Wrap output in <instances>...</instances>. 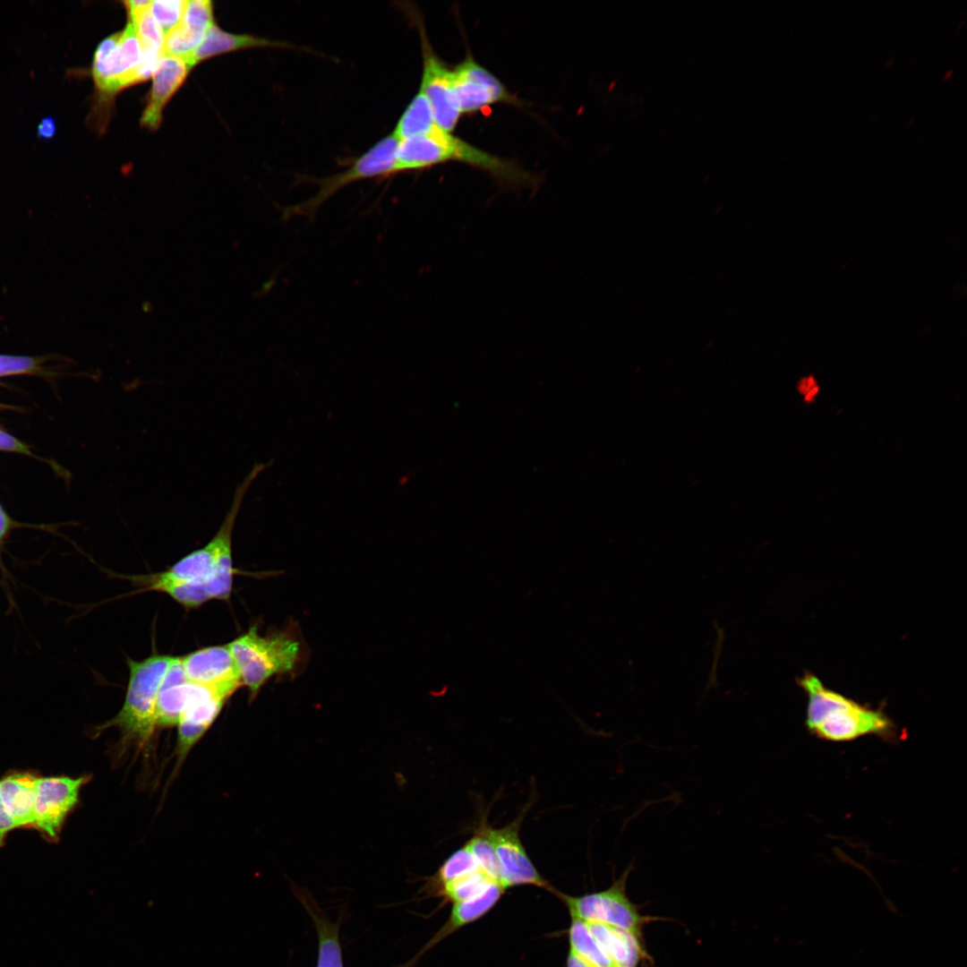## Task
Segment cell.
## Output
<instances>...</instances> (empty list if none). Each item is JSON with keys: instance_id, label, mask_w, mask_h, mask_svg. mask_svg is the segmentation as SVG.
Here are the masks:
<instances>
[{"instance_id": "obj_34", "label": "cell", "mask_w": 967, "mask_h": 967, "mask_svg": "<svg viewBox=\"0 0 967 967\" xmlns=\"http://www.w3.org/2000/svg\"><path fill=\"white\" fill-rule=\"evenodd\" d=\"M567 967H594V966L591 965L588 962H586L580 955H578L576 952H574L572 949L569 948L568 958H567Z\"/></svg>"}, {"instance_id": "obj_18", "label": "cell", "mask_w": 967, "mask_h": 967, "mask_svg": "<svg viewBox=\"0 0 967 967\" xmlns=\"http://www.w3.org/2000/svg\"><path fill=\"white\" fill-rule=\"evenodd\" d=\"M255 47L300 48L285 41L253 35L228 33L214 23L206 31L201 44L186 62L193 68L198 63L214 56Z\"/></svg>"}, {"instance_id": "obj_4", "label": "cell", "mask_w": 967, "mask_h": 967, "mask_svg": "<svg viewBox=\"0 0 967 967\" xmlns=\"http://www.w3.org/2000/svg\"><path fill=\"white\" fill-rule=\"evenodd\" d=\"M239 670L243 686L253 699L273 677H294L304 665L307 650L293 624L261 635L252 626L228 644Z\"/></svg>"}, {"instance_id": "obj_6", "label": "cell", "mask_w": 967, "mask_h": 967, "mask_svg": "<svg viewBox=\"0 0 967 967\" xmlns=\"http://www.w3.org/2000/svg\"><path fill=\"white\" fill-rule=\"evenodd\" d=\"M174 657L153 654L141 661L128 658L129 681L122 708L97 732L116 727L126 737L147 740L157 727L158 694Z\"/></svg>"}, {"instance_id": "obj_8", "label": "cell", "mask_w": 967, "mask_h": 967, "mask_svg": "<svg viewBox=\"0 0 967 967\" xmlns=\"http://www.w3.org/2000/svg\"><path fill=\"white\" fill-rule=\"evenodd\" d=\"M397 144L398 140L392 134L385 136L344 171L314 180L319 185L317 193L301 203L286 207L283 218L303 216L313 219L320 207L346 186L364 179L393 175Z\"/></svg>"}, {"instance_id": "obj_29", "label": "cell", "mask_w": 967, "mask_h": 967, "mask_svg": "<svg viewBox=\"0 0 967 967\" xmlns=\"http://www.w3.org/2000/svg\"><path fill=\"white\" fill-rule=\"evenodd\" d=\"M37 366L38 360L33 357L0 355V376L27 373Z\"/></svg>"}, {"instance_id": "obj_2", "label": "cell", "mask_w": 967, "mask_h": 967, "mask_svg": "<svg viewBox=\"0 0 967 967\" xmlns=\"http://www.w3.org/2000/svg\"><path fill=\"white\" fill-rule=\"evenodd\" d=\"M808 696L806 726L818 739L847 742L867 735L894 740L897 727L883 709H873L826 688L811 672L798 680Z\"/></svg>"}, {"instance_id": "obj_10", "label": "cell", "mask_w": 967, "mask_h": 967, "mask_svg": "<svg viewBox=\"0 0 967 967\" xmlns=\"http://www.w3.org/2000/svg\"><path fill=\"white\" fill-rule=\"evenodd\" d=\"M418 29L423 54V73L419 89L431 105L437 125L448 133H452L462 116L453 89L452 69L433 52L421 22Z\"/></svg>"}, {"instance_id": "obj_28", "label": "cell", "mask_w": 967, "mask_h": 967, "mask_svg": "<svg viewBox=\"0 0 967 967\" xmlns=\"http://www.w3.org/2000/svg\"><path fill=\"white\" fill-rule=\"evenodd\" d=\"M185 4V0L151 1L150 13L164 36L181 23Z\"/></svg>"}, {"instance_id": "obj_32", "label": "cell", "mask_w": 967, "mask_h": 967, "mask_svg": "<svg viewBox=\"0 0 967 967\" xmlns=\"http://www.w3.org/2000/svg\"><path fill=\"white\" fill-rule=\"evenodd\" d=\"M0 449L29 453L28 448L13 436L0 430Z\"/></svg>"}, {"instance_id": "obj_9", "label": "cell", "mask_w": 967, "mask_h": 967, "mask_svg": "<svg viewBox=\"0 0 967 967\" xmlns=\"http://www.w3.org/2000/svg\"><path fill=\"white\" fill-rule=\"evenodd\" d=\"M90 778V775L39 774L35 785L33 829L45 841L52 843L59 841L68 816L79 803L81 790Z\"/></svg>"}, {"instance_id": "obj_17", "label": "cell", "mask_w": 967, "mask_h": 967, "mask_svg": "<svg viewBox=\"0 0 967 967\" xmlns=\"http://www.w3.org/2000/svg\"><path fill=\"white\" fill-rule=\"evenodd\" d=\"M39 773L13 770L0 778V797L16 829H33L35 785Z\"/></svg>"}, {"instance_id": "obj_35", "label": "cell", "mask_w": 967, "mask_h": 967, "mask_svg": "<svg viewBox=\"0 0 967 967\" xmlns=\"http://www.w3.org/2000/svg\"><path fill=\"white\" fill-rule=\"evenodd\" d=\"M11 527V520L0 506V543L5 538Z\"/></svg>"}, {"instance_id": "obj_33", "label": "cell", "mask_w": 967, "mask_h": 967, "mask_svg": "<svg viewBox=\"0 0 967 967\" xmlns=\"http://www.w3.org/2000/svg\"><path fill=\"white\" fill-rule=\"evenodd\" d=\"M799 389H800V392L805 395L806 400H810L817 392V385L815 379L811 376L802 379L800 382Z\"/></svg>"}, {"instance_id": "obj_23", "label": "cell", "mask_w": 967, "mask_h": 967, "mask_svg": "<svg viewBox=\"0 0 967 967\" xmlns=\"http://www.w3.org/2000/svg\"><path fill=\"white\" fill-rule=\"evenodd\" d=\"M569 948L594 967H619L596 941L585 921L571 919Z\"/></svg>"}, {"instance_id": "obj_15", "label": "cell", "mask_w": 967, "mask_h": 967, "mask_svg": "<svg viewBox=\"0 0 967 967\" xmlns=\"http://www.w3.org/2000/svg\"><path fill=\"white\" fill-rule=\"evenodd\" d=\"M227 698L202 688L183 712L178 726V761L184 760L193 746L213 723Z\"/></svg>"}, {"instance_id": "obj_30", "label": "cell", "mask_w": 967, "mask_h": 967, "mask_svg": "<svg viewBox=\"0 0 967 967\" xmlns=\"http://www.w3.org/2000/svg\"><path fill=\"white\" fill-rule=\"evenodd\" d=\"M56 123L52 116H46L37 126V137L40 140H51L56 133Z\"/></svg>"}, {"instance_id": "obj_31", "label": "cell", "mask_w": 967, "mask_h": 967, "mask_svg": "<svg viewBox=\"0 0 967 967\" xmlns=\"http://www.w3.org/2000/svg\"><path fill=\"white\" fill-rule=\"evenodd\" d=\"M14 829H16L14 824L7 814L0 797V848L4 845L8 834Z\"/></svg>"}, {"instance_id": "obj_20", "label": "cell", "mask_w": 967, "mask_h": 967, "mask_svg": "<svg viewBox=\"0 0 967 967\" xmlns=\"http://www.w3.org/2000/svg\"><path fill=\"white\" fill-rule=\"evenodd\" d=\"M505 888L499 883H492L483 894L466 901L455 903L449 920L426 945L424 951L429 949L447 936L486 914L500 900Z\"/></svg>"}, {"instance_id": "obj_27", "label": "cell", "mask_w": 967, "mask_h": 967, "mask_svg": "<svg viewBox=\"0 0 967 967\" xmlns=\"http://www.w3.org/2000/svg\"><path fill=\"white\" fill-rule=\"evenodd\" d=\"M181 24L203 38L209 28L214 24L212 2L209 0L186 1Z\"/></svg>"}, {"instance_id": "obj_12", "label": "cell", "mask_w": 967, "mask_h": 967, "mask_svg": "<svg viewBox=\"0 0 967 967\" xmlns=\"http://www.w3.org/2000/svg\"><path fill=\"white\" fill-rule=\"evenodd\" d=\"M455 96L462 114L475 113L499 102L513 101L501 81L472 56L452 69Z\"/></svg>"}, {"instance_id": "obj_25", "label": "cell", "mask_w": 967, "mask_h": 967, "mask_svg": "<svg viewBox=\"0 0 967 967\" xmlns=\"http://www.w3.org/2000/svg\"><path fill=\"white\" fill-rule=\"evenodd\" d=\"M466 845L476 860L480 869L492 881L501 885L500 864L490 835V827L485 824L479 826Z\"/></svg>"}, {"instance_id": "obj_14", "label": "cell", "mask_w": 967, "mask_h": 967, "mask_svg": "<svg viewBox=\"0 0 967 967\" xmlns=\"http://www.w3.org/2000/svg\"><path fill=\"white\" fill-rule=\"evenodd\" d=\"M192 68L181 57L162 56L152 75L150 98L141 118V126L154 131L162 121L164 107L184 82Z\"/></svg>"}, {"instance_id": "obj_11", "label": "cell", "mask_w": 967, "mask_h": 967, "mask_svg": "<svg viewBox=\"0 0 967 967\" xmlns=\"http://www.w3.org/2000/svg\"><path fill=\"white\" fill-rule=\"evenodd\" d=\"M186 678L229 698L241 686V675L227 645L211 646L181 657Z\"/></svg>"}, {"instance_id": "obj_3", "label": "cell", "mask_w": 967, "mask_h": 967, "mask_svg": "<svg viewBox=\"0 0 967 967\" xmlns=\"http://www.w3.org/2000/svg\"><path fill=\"white\" fill-rule=\"evenodd\" d=\"M458 161L484 170L501 182L523 185L534 179L518 165L486 152L439 126L431 132L398 141L394 175Z\"/></svg>"}, {"instance_id": "obj_26", "label": "cell", "mask_w": 967, "mask_h": 967, "mask_svg": "<svg viewBox=\"0 0 967 967\" xmlns=\"http://www.w3.org/2000/svg\"><path fill=\"white\" fill-rule=\"evenodd\" d=\"M492 883L496 882L479 869L445 884L436 894L455 903L478 896Z\"/></svg>"}, {"instance_id": "obj_7", "label": "cell", "mask_w": 967, "mask_h": 967, "mask_svg": "<svg viewBox=\"0 0 967 967\" xmlns=\"http://www.w3.org/2000/svg\"><path fill=\"white\" fill-rule=\"evenodd\" d=\"M633 869L630 864L606 889L581 896H570L552 889L567 906L571 919L599 922L641 935L642 927L650 918L639 913L627 895V880Z\"/></svg>"}, {"instance_id": "obj_22", "label": "cell", "mask_w": 967, "mask_h": 967, "mask_svg": "<svg viewBox=\"0 0 967 967\" xmlns=\"http://www.w3.org/2000/svg\"><path fill=\"white\" fill-rule=\"evenodd\" d=\"M309 911L318 935V963L317 967H343L341 948L338 940V928L337 924L329 921L326 917L311 906L309 902L303 901Z\"/></svg>"}, {"instance_id": "obj_24", "label": "cell", "mask_w": 967, "mask_h": 967, "mask_svg": "<svg viewBox=\"0 0 967 967\" xmlns=\"http://www.w3.org/2000/svg\"><path fill=\"white\" fill-rule=\"evenodd\" d=\"M479 869L476 860L465 844L441 864L437 873L431 878V882L428 883V889L437 893L445 884Z\"/></svg>"}, {"instance_id": "obj_1", "label": "cell", "mask_w": 967, "mask_h": 967, "mask_svg": "<svg viewBox=\"0 0 967 967\" xmlns=\"http://www.w3.org/2000/svg\"><path fill=\"white\" fill-rule=\"evenodd\" d=\"M265 464H255L236 486L232 504L210 541L180 559L167 570L138 576L142 590L165 593L186 608H196L218 599L228 600L236 570L232 560V534L246 491Z\"/></svg>"}, {"instance_id": "obj_16", "label": "cell", "mask_w": 967, "mask_h": 967, "mask_svg": "<svg viewBox=\"0 0 967 967\" xmlns=\"http://www.w3.org/2000/svg\"><path fill=\"white\" fill-rule=\"evenodd\" d=\"M202 688L186 678L181 657H174L158 694L157 726L177 725L183 712Z\"/></svg>"}, {"instance_id": "obj_19", "label": "cell", "mask_w": 967, "mask_h": 967, "mask_svg": "<svg viewBox=\"0 0 967 967\" xmlns=\"http://www.w3.org/2000/svg\"><path fill=\"white\" fill-rule=\"evenodd\" d=\"M586 923L602 948L619 967H638L645 959L641 935L599 922Z\"/></svg>"}, {"instance_id": "obj_5", "label": "cell", "mask_w": 967, "mask_h": 967, "mask_svg": "<svg viewBox=\"0 0 967 967\" xmlns=\"http://www.w3.org/2000/svg\"><path fill=\"white\" fill-rule=\"evenodd\" d=\"M143 51L132 23L104 39L95 49L90 74L94 83L92 104L87 122L102 133L107 124L116 95L142 82Z\"/></svg>"}, {"instance_id": "obj_13", "label": "cell", "mask_w": 967, "mask_h": 967, "mask_svg": "<svg viewBox=\"0 0 967 967\" xmlns=\"http://www.w3.org/2000/svg\"><path fill=\"white\" fill-rule=\"evenodd\" d=\"M522 817L500 828L490 827L501 869V883L506 889L519 885H531L547 889L553 888L541 876L528 857L519 837L518 830Z\"/></svg>"}, {"instance_id": "obj_21", "label": "cell", "mask_w": 967, "mask_h": 967, "mask_svg": "<svg viewBox=\"0 0 967 967\" xmlns=\"http://www.w3.org/2000/svg\"><path fill=\"white\" fill-rule=\"evenodd\" d=\"M437 125L431 105L419 89L398 120L392 135L398 140L425 134Z\"/></svg>"}]
</instances>
